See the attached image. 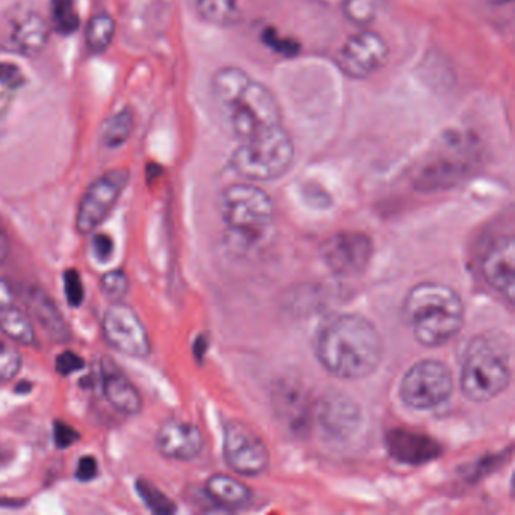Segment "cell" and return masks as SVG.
<instances>
[{
  "mask_svg": "<svg viewBox=\"0 0 515 515\" xmlns=\"http://www.w3.org/2000/svg\"><path fill=\"white\" fill-rule=\"evenodd\" d=\"M316 355L333 377L364 380L375 374L383 361V337L374 322L355 313H343L322 325L316 339Z\"/></svg>",
  "mask_w": 515,
  "mask_h": 515,
  "instance_id": "cell-1",
  "label": "cell"
},
{
  "mask_svg": "<svg viewBox=\"0 0 515 515\" xmlns=\"http://www.w3.org/2000/svg\"><path fill=\"white\" fill-rule=\"evenodd\" d=\"M414 339L426 348H437L458 336L466 321L463 297L448 284L423 281L408 290L402 306Z\"/></svg>",
  "mask_w": 515,
  "mask_h": 515,
  "instance_id": "cell-2",
  "label": "cell"
},
{
  "mask_svg": "<svg viewBox=\"0 0 515 515\" xmlns=\"http://www.w3.org/2000/svg\"><path fill=\"white\" fill-rule=\"evenodd\" d=\"M511 384V364L505 346L490 336L470 340L461 367L463 395L475 404H485L502 395Z\"/></svg>",
  "mask_w": 515,
  "mask_h": 515,
  "instance_id": "cell-3",
  "label": "cell"
},
{
  "mask_svg": "<svg viewBox=\"0 0 515 515\" xmlns=\"http://www.w3.org/2000/svg\"><path fill=\"white\" fill-rule=\"evenodd\" d=\"M295 161V145L283 124L239 141L232 156V168L248 182L280 179Z\"/></svg>",
  "mask_w": 515,
  "mask_h": 515,
  "instance_id": "cell-4",
  "label": "cell"
},
{
  "mask_svg": "<svg viewBox=\"0 0 515 515\" xmlns=\"http://www.w3.org/2000/svg\"><path fill=\"white\" fill-rule=\"evenodd\" d=\"M219 204L227 227L245 238H260L274 219L271 197L253 183L227 186Z\"/></svg>",
  "mask_w": 515,
  "mask_h": 515,
  "instance_id": "cell-5",
  "label": "cell"
},
{
  "mask_svg": "<svg viewBox=\"0 0 515 515\" xmlns=\"http://www.w3.org/2000/svg\"><path fill=\"white\" fill-rule=\"evenodd\" d=\"M451 367L440 360L426 358L417 361L402 378L401 399L413 410H432L451 399L454 393Z\"/></svg>",
  "mask_w": 515,
  "mask_h": 515,
  "instance_id": "cell-6",
  "label": "cell"
},
{
  "mask_svg": "<svg viewBox=\"0 0 515 515\" xmlns=\"http://www.w3.org/2000/svg\"><path fill=\"white\" fill-rule=\"evenodd\" d=\"M239 141L281 124V108L275 94L260 82H248L238 99L224 109Z\"/></svg>",
  "mask_w": 515,
  "mask_h": 515,
  "instance_id": "cell-7",
  "label": "cell"
},
{
  "mask_svg": "<svg viewBox=\"0 0 515 515\" xmlns=\"http://www.w3.org/2000/svg\"><path fill=\"white\" fill-rule=\"evenodd\" d=\"M129 180V170L117 168L102 174L88 186L76 212L75 227L79 235H93L105 223L129 185Z\"/></svg>",
  "mask_w": 515,
  "mask_h": 515,
  "instance_id": "cell-8",
  "label": "cell"
},
{
  "mask_svg": "<svg viewBox=\"0 0 515 515\" xmlns=\"http://www.w3.org/2000/svg\"><path fill=\"white\" fill-rule=\"evenodd\" d=\"M223 451L227 466L245 478L262 476L271 466L265 440L241 420H230L224 428Z\"/></svg>",
  "mask_w": 515,
  "mask_h": 515,
  "instance_id": "cell-9",
  "label": "cell"
},
{
  "mask_svg": "<svg viewBox=\"0 0 515 515\" xmlns=\"http://www.w3.org/2000/svg\"><path fill=\"white\" fill-rule=\"evenodd\" d=\"M374 241L363 232H337L322 242V262L337 277L352 278L364 274L374 257Z\"/></svg>",
  "mask_w": 515,
  "mask_h": 515,
  "instance_id": "cell-10",
  "label": "cell"
},
{
  "mask_svg": "<svg viewBox=\"0 0 515 515\" xmlns=\"http://www.w3.org/2000/svg\"><path fill=\"white\" fill-rule=\"evenodd\" d=\"M103 339L121 354L132 358H147L152 352L147 328L132 307L123 301L112 303L102 321Z\"/></svg>",
  "mask_w": 515,
  "mask_h": 515,
  "instance_id": "cell-11",
  "label": "cell"
},
{
  "mask_svg": "<svg viewBox=\"0 0 515 515\" xmlns=\"http://www.w3.org/2000/svg\"><path fill=\"white\" fill-rule=\"evenodd\" d=\"M389 53V46L380 34L361 31L345 41L337 62L340 70L349 78L366 79L386 64Z\"/></svg>",
  "mask_w": 515,
  "mask_h": 515,
  "instance_id": "cell-12",
  "label": "cell"
},
{
  "mask_svg": "<svg viewBox=\"0 0 515 515\" xmlns=\"http://www.w3.org/2000/svg\"><path fill=\"white\" fill-rule=\"evenodd\" d=\"M482 275L509 303L515 298V242L512 236L497 239L482 259Z\"/></svg>",
  "mask_w": 515,
  "mask_h": 515,
  "instance_id": "cell-13",
  "label": "cell"
},
{
  "mask_svg": "<svg viewBox=\"0 0 515 515\" xmlns=\"http://www.w3.org/2000/svg\"><path fill=\"white\" fill-rule=\"evenodd\" d=\"M315 414L322 431L336 440H346L360 428V407L342 393L324 396L316 405Z\"/></svg>",
  "mask_w": 515,
  "mask_h": 515,
  "instance_id": "cell-14",
  "label": "cell"
},
{
  "mask_svg": "<svg viewBox=\"0 0 515 515\" xmlns=\"http://www.w3.org/2000/svg\"><path fill=\"white\" fill-rule=\"evenodd\" d=\"M156 446L168 460L192 461L203 451V432L194 423L170 419L159 428Z\"/></svg>",
  "mask_w": 515,
  "mask_h": 515,
  "instance_id": "cell-15",
  "label": "cell"
},
{
  "mask_svg": "<svg viewBox=\"0 0 515 515\" xmlns=\"http://www.w3.org/2000/svg\"><path fill=\"white\" fill-rule=\"evenodd\" d=\"M19 297L25 304L29 318L40 325L41 330L49 339L56 343H67L71 340V330L65 321L64 315L59 312L55 301L47 295L46 290L40 286H22Z\"/></svg>",
  "mask_w": 515,
  "mask_h": 515,
  "instance_id": "cell-16",
  "label": "cell"
},
{
  "mask_svg": "<svg viewBox=\"0 0 515 515\" xmlns=\"http://www.w3.org/2000/svg\"><path fill=\"white\" fill-rule=\"evenodd\" d=\"M387 448L399 463L420 466L440 457L441 446L438 441L422 432L410 429H392L387 435Z\"/></svg>",
  "mask_w": 515,
  "mask_h": 515,
  "instance_id": "cell-17",
  "label": "cell"
},
{
  "mask_svg": "<svg viewBox=\"0 0 515 515\" xmlns=\"http://www.w3.org/2000/svg\"><path fill=\"white\" fill-rule=\"evenodd\" d=\"M50 25L34 11L17 14L8 29V46L20 55H37L49 41Z\"/></svg>",
  "mask_w": 515,
  "mask_h": 515,
  "instance_id": "cell-18",
  "label": "cell"
},
{
  "mask_svg": "<svg viewBox=\"0 0 515 515\" xmlns=\"http://www.w3.org/2000/svg\"><path fill=\"white\" fill-rule=\"evenodd\" d=\"M102 389L109 404L127 416L141 413L142 398L132 381L120 371L112 361H105L102 366Z\"/></svg>",
  "mask_w": 515,
  "mask_h": 515,
  "instance_id": "cell-19",
  "label": "cell"
},
{
  "mask_svg": "<svg viewBox=\"0 0 515 515\" xmlns=\"http://www.w3.org/2000/svg\"><path fill=\"white\" fill-rule=\"evenodd\" d=\"M207 499L216 508L226 511H238L247 508L253 500V491L244 482L224 473H216L210 476L206 482Z\"/></svg>",
  "mask_w": 515,
  "mask_h": 515,
  "instance_id": "cell-20",
  "label": "cell"
},
{
  "mask_svg": "<svg viewBox=\"0 0 515 515\" xmlns=\"http://www.w3.org/2000/svg\"><path fill=\"white\" fill-rule=\"evenodd\" d=\"M250 81L251 76L242 68L233 67V65L219 68L212 76L213 99L221 108L226 109L238 99L239 94L244 91Z\"/></svg>",
  "mask_w": 515,
  "mask_h": 515,
  "instance_id": "cell-21",
  "label": "cell"
},
{
  "mask_svg": "<svg viewBox=\"0 0 515 515\" xmlns=\"http://www.w3.org/2000/svg\"><path fill=\"white\" fill-rule=\"evenodd\" d=\"M0 333L22 346L34 348L37 345V334L32 319L14 307V304L0 309Z\"/></svg>",
  "mask_w": 515,
  "mask_h": 515,
  "instance_id": "cell-22",
  "label": "cell"
},
{
  "mask_svg": "<svg viewBox=\"0 0 515 515\" xmlns=\"http://www.w3.org/2000/svg\"><path fill=\"white\" fill-rule=\"evenodd\" d=\"M275 408L278 416L284 417V422L290 428L300 429L309 413L306 395L300 389H292L287 384H283L281 390L275 392Z\"/></svg>",
  "mask_w": 515,
  "mask_h": 515,
  "instance_id": "cell-23",
  "label": "cell"
},
{
  "mask_svg": "<svg viewBox=\"0 0 515 515\" xmlns=\"http://www.w3.org/2000/svg\"><path fill=\"white\" fill-rule=\"evenodd\" d=\"M135 130V115L130 109H121L106 118L100 127V141L108 149H118L126 144Z\"/></svg>",
  "mask_w": 515,
  "mask_h": 515,
  "instance_id": "cell-24",
  "label": "cell"
},
{
  "mask_svg": "<svg viewBox=\"0 0 515 515\" xmlns=\"http://www.w3.org/2000/svg\"><path fill=\"white\" fill-rule=\"evenodd\" d=\"M197 11L204 22L230 28L241 20L238 0H197Z\"/></svg>",
  "mask_w": 515,
  "mask_h": 515,
  "instance_id": "cell-25",
  "label": "cell"
},
{
  "mask_svg": "<svg viewBox=\"0 0 515 515\" xmlns=\"http://www.w3.org/2000/svg\"><path fill=\"white\" fill-rule=\"evenodd\" d=\"M115 20L106 13H99L91 17L85 31V43L88 50L94 55L106 52L115 37Z\"/></svg>",
  "mask_w": 515,
  "mask_h": 515,
  "instance_id": "cell-26",
  "label": "cell"
},
{
  "mask_svg": "<svg viewBox=\"0 0 515 515\" xmlns=\"http://www.w3.org/2000/svg\"><path fill=\"white\" fill-rule=\"evenodd\" d=\"M136 493L144 505L158 515L176 514L177 506L164 491L159 490L149 479L139 478L135 482Z\"/></svg>",
  "mask_w": 515,
  "mask_h": 515,
  "instance_id": "cell-27",
  "label": "cell"
},
{
  "mask_svg": "<svg viewBox=\"0 0 515 515\" xmlns=\"http://www.w3.org/2000/svg\"><path fill=\"white\" fill-rule=\"evenodd\" d=\"M50 22L53 29L61 35H71L78 31L79 14L75 0H52L50 2Z\"/></svg>",
  "mask_w": 515,
  "mask_h": 515,
  "instance_id": "cell-28",
  "label": "cell"
},
{
  "mask_svg": "<svg viewBox=\"0 0 515 515\" xmlns=\"http://www.w3.org/2000/svg\"><path fill=\"white\" fill-rule=\"evenodd\" d=\"M381 0H343L342 13L352 25L366 28L377 19Z\"/></svg>",
  "mask_w": 515,
  "mask_h": 515,
  "instance_id": "cell-29",
  "label": "cell"
},
{
  "mask_svg": "<svg viewBox=\"0 0 515 515\" xmlns=\"http://www.w3.org/2000/svg\"><path fill=\"white\" fill-rule=\"evenodd\" d=\"M100 290L108 300L117 303L129 292V277L123 269H112L100 278Z\"/></svg>",
  "mask_w": 515,
  "mask_h": 515,
  "instance_id": "cell-30",
  "label": "cell"
},
{
  "mask_svg": "<svg viewBox=\"0 0 515 515\" xmlns=\"http://www.w3.org/2000/svg\"><path fill=\"white\" fill-rule=\"evenodd\" d=\"M23 366V357L19 349L8 345L4 340H0V383H10Z\"/></svg>",
  "mask_w": 515,
  "mask_h": 515,
  "instance_id": "cell-31",
  "label": "cell"
},
{
  "mask_svg": "<svg viewBox=\"0 0 515 515\" xmlns=\"http://www.w3.org/2000/svg\"><path fill=\"white\" fill-rule=\"evenodd\" d=\"M62 278H64V292L68 306H82L85 300V289L79 271H76V269H67Z\"/></svg>",
  "mask_w": 515,
  "mask_h": 515,
  "instance_id": "cell-32",
  "label": "cell"
},
{
  "mask_svg": "<svg viewBox=\"0 0 515 515\" xmlns=\"http://www.w3.org/2000/svg\"><path fill=\"white\" fill-rule=\"evenodd\" d=\"M263 41L266 46L271 47L274 52L281 53L283 56H297L300 53V44L292 38L280 37L275 29H265L263 32Z\"/></svg>",
  "mask_w": 515,
  "mask_h": 515,
  "instance_id": "cell-33",
  "label": "cell"
},
{
  "mask_svg": "<svg viewBox=\"0 0 515 515\" xmlns=\"http://www.w3.org/2000/svg\"><path fill=\"white\" fill-rule=\"evenodd\" d=\"M84 367V358L76 352L70 351V349H65L61 354L56 355V374L61 375V377H70L75 372L82 371Z\"/></svg>",
  "mask_w": 515,
  "mask_h": 515,
  "instance_id": "cell-34",
  "label": "cell"
},
{
  "mask_svg": "<svg viewBox=\"0 0 515 515\" xmlns=\"http://www.w3.org/2000/svg\"><path fill=\"white\" fill-rule=\"evenodd\" d=\"M53 440H55L56 448L68 449L81 440V434H79L78 429L73 428L68 423L56 420L53 423Z\"/></svg>",
  "mask_w": 515,
  "mask_h": 515,
  "instance_id": "cell-35",
  "label": "cell"
},
{
  "mask_svg": "<svg viewBox=\"0 0 515 515\" xmlns=\"http://www.w3.org/2000/svg\"><path fill=\"white\" fill-rule=\"evenodd\" d=\"M91 250L99 262L106 263L114 256V241L105 233H96L91 238Z\"/></svg>",
  "mask_w": 515,
  "mask_h": 515,
  "instance_id": "cell-36",
  "label": "cell"
},
{
  "mask_svg": "<svg viewBox=\"0 0 515 515\" xmlns=\"http://www.w3.org/2000/svg\"><path fill=\"white\" fill-rule=\"evenodd\" d=\"M25 81V75L17 65L10 64V62H0V85L14 90V88L22 87Z\"/></svg>",
  "mask_w": 515,
  "mask_h": 515,
  "instance_id": "cell-37",
  "label": "cell"
},
{
  "mask_svg": "<svg viewBox=\"0 0 515 515\" xmlns=\"http://www.w3.org/2000/svg\"><path fill=\"white\" fill-rule=\"evenodd\" d=\"M99 475V464L94 457H84L79 460L76 469V479L81 482H90Z\"/></svg>",
  "mask_w": 515,
  "mask_h": 515,
  "instance_id": "cell-38",
  "label": "cell"
},
{
  "mask_svg": "<svg viewBox=\"0 0 515 515\" xmlns=\"http://www.w3.org/2000/svg\"><path fill=\"white\" fill-rule=\"evenodd\" d=\"M11 304H14V290L4 278H0V309L11 306Z\"/></svg>",
  "mask_w": 515,
  "mask_h": 515,
  "instance_id": "cell-39",
  "label": "cell"
},
{
  "mask_svg": "<svg viewBox=\"0 0 515 515\" xmlns=\"http://www.w3.org/2000/svg\"><path fill=\"white\" fill-rule=\"evenodd\" d=\"M8 256V239L5 233L0 230V263H4L5 257Z\"/></svg>",
  "mask_w": 515,
  "mask_h": 515,
  "instance_id": "cell-40",
  "label": "cell"
},
{
  "mask_svg": "<svg viewBox=\"0 0 515 515\" xmlns=\"http://www.w3.org/2000/svg\"><path fill=\"white\" fill-rule=\"evenodd\" d=\"M31 389V383H28V381H22V383H20L19 386L16 387V392L19 393V395H26V393L31 392Z\"/></svg>",
  "mask_w": 515,
  "mask_h": 515,
  "instance_id": "cell-41",
  "label": "cell"
},
{
  "mask_svg": "<svg viewBox=\"0 0 515 515\" xmlns=\"http://www.w3.org/2000/svg\"><path fill=\"white\" fill-rule=\"evenodd\" d=\"M491 2H493V4H497V5H505V4H509V2H512V0H491Z\"/></svg>",
  "mask_w": 515,
  "mask_h": 515,
  "instance_id": "cell-42",
  "label": "cell"
}]
</instances>
